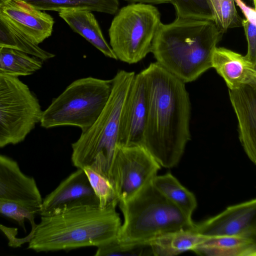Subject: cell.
I'll list each match as a JSON object with an SVG mask.
<instances>
[{"label":"cell","instance_id":"6da1fadb","mask_svg":"<svg viewBox=\"0 0 256 256\" xmlns=\"http://www.w3.org/2000/svg\"><path fill=\"white\" fill-rule=\"evenodd\" d=\"M148 101L143 146L161 167L176 166L190 140V103L185 83L156 62L142 71Z\"/></svg>","mask_w":256,"mask_h":256},{"label":"cell","instance_id":"7a4b0ae2","mask_svg":"<svg viewBox=\"0 0 256 256\" xmlns=\"http://www.w3.org/2000/svg\"><path fill=\"white\" fill-rule=\"evenodd\" d=\"M224 34L213 20L176 17L160 24L150 52L169 72L192 82L212 68V53Z\"/></svg>","mask_w":256,"mask_h":256},{"label":"cell","instance_id":"3957f363","mask_svg":"<svg viewBox=\"0 0 256 256\" xmlns=\"http://www.w3.org/2000/svg\"><path fill=\"white\" fill-rule=\"evenodd\" d=\"M117 204L82 206L49 216L28 236V249L37 252L100 246L117 238L122 226Z\"/></svg>","mask_w":256,"mask_h":256},{"label":"cell","instance_id":"277c9868","mask_svg":"<svg viewBox=\"0 0 256 256\" xmlns=\"http://www.w3.org/2000/svg\"><path fill=\"white\" fill-rule=\"evenodd\" d=\"M135 74L124 70L116 72L112 79L111 93L100 114L72 144L74 166L78 168H89L110 182L111 168L118 146L120 112Z\"/></svg>","mask_w":256,"mask_h":256},{"label":"cell","instance_id":"5b68a950","mask_svg":"<svg viewBox=\"0 0 256 256\" xmlns=\"http://www.w3.org/2000/svg\"><path fill=\"white\" fill-rule=\"evenodd\" d=\"M123 214L118 240L126 243H148L164 234L192 230V218L164 196L152 182L130 198L118 202Z\"/></svg>","mask_w":256,"mask_h":256},{"label":"cell","instance_id":"8992f818","mask_svg":"<svg viewBox=\"0 0 256 256\" xmlns=\"http://www.w3.org/2000/svg\"><path fill=\"white\" fill-rule=\"evenodd\" d=\"M112 86V79L89 76L74 81L42 112L41 126H74L86 130L104 108Z\"/></svg>","mask_w":256,"mask_h":256},{"label":"cell","instance_id":"52a82bcc","mask_svg":"<svg viewBox=\"0 0 256 256\" xmlns=\"http://www.w3.org/2000/svg\"><path fill=\"white\" fill-rule=\"evenodd\" d=\"M108 30L110 46L118 60L137 63L150 52L162 23L158 9L152 4L132 3L118 10Z\"/></svg>","mask_w":256,"mask_h":256},{"label":"cell","instance_id":"ba28073f","mask_svg":"<svg viewBox=\"0 0 256 256\" xmlns=\"http://www.w3.org/2000/svg\"><path fill=\"white\" fill-rule=\"evenodd\" d=\"M42 112L26 84L0 72V148L24 140L40 122Z\"/></svg>","mask_w":256,"mask_h":256},{"label":"cell","instance_id":"9c48e42d","mask_svg":"<svg viewBox=\"0 0 256 256\" xmlns=\"http://www.w3.org/2000/svg\"><path fill=\"white\" fill-rule=\"evenodd\" d=\"M160 168L143 145L118 146L110 176L118 202L130 198L151 182Z\"/></svg>","mask_w":256,"mask_h":256},{"label":"cell","instance_id":"30bf717a","mask_svg":"<svg viewBox=\"0 0 256 256\" xmlns=\"http://www.w3.org/2000/svg\"><path fill=\"white\" fill-rule=\"evenodd\" d=\"M194 232L206 237L236 236L256 239V199L227 207L198 224Z\"/></svg>","mask_w":256,"mask_h":256},{"label":"cell","instance_id":"8fae6325","mask_svg":"<svg viewBox=\"0 0 256 256\" xmlns=\"http://www.w3.org/2000/svg\"><path fill=\"white\" fill-rule=\"evenodd\" d=\"M147 110L146 86L140 72L135 74L122 108L118 146L143 145Z\"/></svg>","mask_w":256,"mask_h":256},{"label":"cell","instance_id":"7c38bea8","mask_svg":"<svg viewBox=\"0 0 256 256\" xmlns=\"http://www.w3.org/2000/svg\"><path fill=\"white\" fill-rule=\"evenodd\" d=\"M82 206L100 207V201L84 170L78 168L42 200L39 214L49 216Z\"/></svg>","mask_w":256,"mask_h":256},{"label":"cell","instance_id":"4fadbf2b","mask_svg":"<svg viewBox=\"0 0 256 256\" xmlns=\"http://www.w3.org/2000/svg\"><path fill=\"white\" fill-rule=\"evenodd\" d=\"M0 200L40 210L42 198L34 178L24 174L13 159L0 154Z\"/></svg>","mask_w":256,"mask_h":256},{"label":"cell","instance_id":"5bb4252c","mask_svg":"<svg viewBox=\"0 0 256 256\" xmlns=\"http://www.w3.org/2000/svg\"><path fill=\"white\" fill-rule=\"evenodd\" d=\"M22 0L0 7V13L32 42L38 45L52 34L54 20L49 14Z\"/></svg>","mask_w":256,"mask_h":256},{"label":"cell","instance_id":"9a60e30c","mask_svg":"<svg viewBox=\"0 0 256 256\" xmlns=\"http://www.w3.org/2000/svg\"><path fill=\"white\" fill-rule=\"evenodd\" d=\"M230 99L238 120V135L250 161L256 164V86L244 85L228 90Z\"/></svg>","mask_w":256,"mask_h":256},{"label":"cell","instance_id":"2e32d148","mask_svg":"<svg viewBox=\"0 0 256 256\" xmlns=\"http://www.w3.org/2000/svg\"><path fill=\"white\" fill-rule=\"evenodd\" d=\"M212 67L223 78L228 90L244 85L256 86V63L245 56L224 48L216 47L212 55Z\"/></svg>","mask_w":256,"mask_h":256},{"label":"cell","instance_id":"e0dca14e","mask_svg":"<svg viewBox=\"0 0 256 256\" xmlns=\"http://www.w3.org/2000/svg\"><path fill=\"white\" fill-rule=\"evenodd\" d=\"M59 16L72 30L79 34L104 56L118 60L110 44L104 37L100 25L92 12L84 10H63Z\"/></svg>","mask_w":256,"mask_h":256},{"label":"cell","instance_id":"ac0fdd59","mask_svg":"<svg viewBox=\"0 0 256 256\" xmlns=\"http://www.w3.org/2000/svg\"><path fill=\"white\" fill-rule=\"evenodd\" d=\"M192 251L205 256H256V239L236 236L207 237Z\"/></svg>","mask_w":256,"mask_h":256},{"label":"cell","instance_id":"d6986e66","mask_svg":"<svg viewBox=\"0 0 256 256\" xmlns=\"http://www.w3.org/2000/svg\"><path fill=\"white\" fill-rule=\"evenodd\" d=\"M206 238L192 230H180L160 235L148 243L153 256H174L192 250Z\"/></svg>","mask_w":256,"mask_h":256},{"label":"cell","instance_id":"ffe728a7","mask_svg":"<svg viewBox=\"0 0 256 256\" xmlns=\"http://www.w3.org/2000/svg\"><path fill=\"white\" fill-rule=\"evenodd\" d=\"M152 184L167 200L192 218L197 206L196 196L171 173L156 175L152 180Z\"/></svg>","mask_w":256,"mask_h":256},{"label":"cell","instance_id":"44dd1931","mask_svg":"<svg viewBox=\"0 0 256 256\" xmlns=\"http://www.w3.org/2000/svg\"><path fill=\"white\" fill-rule=\"evenodd\" d=\"M40 10L60 12L84 10L114 14L119 8V0H22Z\"/></svg>","mask_w":256,"mask_h":256},{"label":"cell","instance_id":"7402d4cb","mask_svg":"<svg viewBox=\"0 0 256 256\" xmlns=\"http://www.w3.org/2000/svg\"><path fill=\"white\" fill-rule=\"evenodd\" d=\"M10 48L0 47V72L14 76L33 74L40 69L42 60Z\"/></svg>","mask_w":256,"mask_h":256},{"label":"cell","instance_id":"603a6c76","mask_svg":"<svg viewBox=\"0 0 256 256\" xmlns=\"http://www.w3.org/2000/svg\"><path fill=\"white\" fill-rule=\"evenodd\" d=\"M0 47H8L22 51L42 61L54 54L30 41L0 13Z\"/></svg>","mask_w":256,"mask_h":256},{"label":"cell","instance_id":"cb8c5ba5","mask_svg":"<svg viewBox=\"0 0 256 256\" xmlns=\"http://www.w3.org/2000/svg\"><path fill=\"white\" fill-rule=\"evenodd\" d=\"M214 21L224 33L232 28L242 26V19L236 10L234 0H209Z\"/></svg>","mask_w":256,"mask_h":256},{"label":"cell","instance_id":"d4e9b609","mask_svg":"<svg viewBox=\"0 0 256 256\" xmlns=\"http://www.w3.org/2000/svg\"><path fill=\"white\" fill-rule=\"evenodd\" d=\"M96 256H153L149 243H126L117 238L98 247Z\"/></svg>","mask_w":256,"mask_h":256},{"label":"cell","instance_id":"484cf974","mask_svg":"<svg viewBox=\"0 0 256 256\" xmlns=\"http://www.w3.org/2000/svg\"><path fill=\"white\" fill-rule=\"evenodd\" d=\"M170 3L175 8L177 18L214 21L209 0H170Z\"/></svg>","mask_w":256,"mask_h":256},{"label":"cell","instance_id":"4316f807","mask_svg":"<svg viewBox=\"0 0 256 256\" xmlns=\"http://www.w3.org/2000/svg\"><path fill=\"white\" fill-rule=\"evenodd\" d=\"M83 170L99 200L100 207L104 208L112 204H118V200L116 192L108 180L89 168Z\"/></svg>","mask_w":256,"mask_h":256},{"label":"cell","instance_id":"83f0119b","mask_svg":"<svg viewBox=\"0 0 256 256\" xmlns=\"http://www.w3.org/2000/svg\"><path fill=\"white\" fill-rule=\"evenodd\" d=\"M40 210L14 202L0 200V214L16 222L24 230L26 220L30 222L32 230L35 228L36 225L34 222L35 215L39 214Z\"/></svg>","mask_w":256,"mask_h":256},{"label":"cell","instance_id":"f1b7e54d","mask_svg":"<svg viewBox=\"0 0 256 256\" xmlns=\"http://www.w3.org/2000/svg\"><path fill=\"white\" fill-rule=\"evenodd\" d=\"M242 24L248 43V50L245 56L256 63V25L246 19H242Z\"/></svg>","mask_w":256,"mask_h":256},{"label":"cell","instance_id":"f546056e","mask_svg":"<svg viewBox=\"0 0 256 256\" xmlns=\"http://www.w3.org/2000/svg\"><path fill=\"white\" fill-rule=\"evenodd\" d=\"M234 2L240 8L246 20L256 25V10L255 8H251L246 5L242 0H234Z\"/></svg>","mask_w":256,"mask_h":256},{"label":"cell","instance_id":"4dcf8cb0","mask_svg":"<svg viewBox=\"0 0 256 256\" xmlns=\"http://www.w3.org/2000/svg\"><path fill=\"white\" fill-rule=\"evenodd\" d=\"M134 3L140 2L149 4H160L170 3V0H124Z\"/></svg>","mask_w":256,"mask_h":256},{"label":"cell","instance_id":"1f68e13d","mask_svg":"<svg viewBox=\"0 0 256 256\" xmlns=\"http://www.w3.org/2000/svg\"><path fill=\"white\" fill-rule=\"evenodd\" d=\"M12 0H0V7Z\"/></svg>","mask_w":256,"mask_h":256},{"label":"cell","instance_id":"d6a6232c","mask_svg":"<svg viewBox=\"0 0 256 256\" xmlns=\"http://www.w3.org/2000/svg\"><path fill=\"white\" fill-rule=\"evenodd\" d=\"M253 4L254 6V8H256V0H252Z\"/></svg>","mask_w":256,"mask_h":256}]
</instances>
